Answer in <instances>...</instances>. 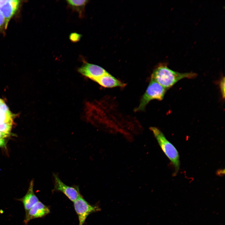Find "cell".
Wrapping results in <instances>:
<instances>
[{
    "mask_svg": "<svg viewBox=\"0 0 225 225\" xmlns=\"http://www.w3.org/2000/svg\"><path fill=\"white\" fill-rule=\"evenodd\" d=\"M194 72L181 73L170 69L165 63L160 64L154 70L151 78L167 90L181 79L193 78L197 76Z\"/></svg>",
    "mask_w": 225,
    "mask_h": 225,
    "instance_id": "cell-1",
    "label": "cell"
},
{
    "mask_svg": "<svg viewBox=\"0 0 225 225\" xmlns=\"http://www.w3.org/2000/svg\"><path fill=\"white\" fill-rule=\"evenodd\" d=\"M150 129L162 150L173 165L175 170L174 175H176L179 170L180 166V157L178 151L158 128L152 127H150Z\"/></svg>",
    "mask_w": 225,
    "mask_h": 225,
    "instance_id": "cell-2",
    "label": "cell"
},
{
    "mask_svg": "<svg viewBox=\"0 0 225 225\" xmlns=\"http://www.w3.org/2000/svg\"><path fill=\"white\" fill-rule=\"evenodd\" d=\"M167 90L152 79L143 95L140 103L135 109V111L144 110L148 104L152 100L157 99L162 100Z\"/></svg>",
    "mask_w": 225,
    "mask_h": 225,
    "instance_id": "cell-3",
    "label": "cell"
},
{
    "mask_svg": "<svg viewBox=\"0 0 225 225\" xmlns=\"http://www.w3.org/2000/svg\"><path fill=\"white\" fill-rule=\"evenodd\" d=\"M74 202V206L78 218L79 225H83L91 213L100 210L97 207L90 204L81 195Z\"/></svg>",
    "mask_w": 225,
    "mask_h": 225,
    "instance_id": "cell-4",
    "label": "cell"
},
{
    "mask_svg": "<svg viewBox=\"0 0 225 225\" xmlns=\"http://www.w3.org/2000/svg\"><path fill=\"white\" fill-rule=\"evenodd\" d=\"M53 176L54 181V190L62 192L73 202L81 195L78 187L66 185L61 180L57 174L53 173Z\"/></svg>",
    "mask_w": 225,
    "mask_h": 225,
    "instance_id": "cell-5",
    "label": "cell"
},
{
    "mask_svg": "<svg viewBox=\"0 0 225 225\" xmlns=\"http://www.w3.org/2000/svg\"><path fill=\"white\" fill-rule=\"evenodd\" d=\"M78 71L83 76L94 81L108 72L99 66L87 62L79 68Z\"/></svg>",
    "mask_w": 225,
    "mask_h": 225,
    "instance_id": "cell-6",
    "label": "cell"
},
{
    "mask_svg": "<svg viewBox=\"0 0 225 225\" xmlns=\"http://www.w3.org/2000/svg\"><path fill=\"white\" fill-rule=\"evenodd\" d=\"M50 212L48 207L39 201L25 213L23 222L26 225L32 219L42 218L49 213Z\"/></svg>",
    "mask_w": 225,
    "mask_h": 225,
    "instance_id": "cell-7",
    "label": "cell"
},
{
    "mask_svg": "<svg viewBox=\"0 0 225 225\" xmlns=\"http://www.w3.org/2000/svg\"><path fill=\"white\" fill-rule=\"evenodd\" d=\"M20 3L19 0H7L4 5L0 7V11L5 19V29L7 28L10 20L18 11Z\"/></svg>",
    "mask_w": 225,
    "mask_h": 225,
    "instance_id": "cell-8",
    "label": "cell"
},
{
    "mask_svg": "<svg viewBox=\"0 0 225 225\" xmlns=\"http://www.w3.org/2000/svg\"><path fill=\"white\" fill-rule=\"evenodd\" d=\"M33 186V180H32L30 182L28 189L26 194L22 198L17 199L18 200L21 201L22 203L25 213L28 212L35 204L39 201L38 198L34 192Z\"/></svg>",
    "mask_w": 225,
    "mask_h": 225,
    "instance_id": "cell-9",
    "label": "cell"
},
{
    "mask_svg": "<svg viewBox=\"0 0 225 225\" xmlns=\"http://www.w3.org/2000/svg\"><path fill=\"white\" fill-rule=\"evenodd\" d=\"M95 82L102 86L107 88L124 87L125 86V84L118 80L108 72L96 80Z\"/></svg>",
    "mask_w": 225,
    "mask_h": 225,
    "instance_id": "cell-10",
    "label": "cell"
},
{
    "mask_svg": "<svg viewBox=\"0 0 225 225\" xmlns=\"http://www.w3.org/2000/svg\"><path fill=\"white\" fill-rule=\"evenodd\" d=\"M88 1L87 0L66 1L68 7L78 13L80 18H83L85 16V7Z\"/></svg>",
    "mask_w": 225,
    "mask_h": 225,
    "instance_id": "cell-11",
    "label": "cell"
},
{
    "mask_svg": "<svg viewBox=\"0 0 225 225\" xmlns=\"http://www.w3.org/2000/svg\"><path fill=\"white\" fill-rule=\"evenodd\" d=\"M11 113H6L0 110V123L12 121Z\"/></svg>",
    "mask_w": 225,
    "mask_h": 225,
    "instance_id": "cell-12",
    "label": "cell"
},
{
    "mask_svg": "<svg viewBox=\"0 0 225 225\" xmlns=\"http://www.w3.org/2000/svg\"><path fill=\"white\" fill-rule=\"evenodd\" d=\"M12 123V121L0 123V132L9 134Z\"/></svg>",
    "mask_w": 225,
    "mask_h": 225,
    "instance_id": "cell-13",
    "label": "cell"
},
{
    "mask_svg": "<svg viewBox=\"0 0 225 225\" xmlns=\"http://www.w3.org/2000/svg\"><path fill=\"white\" fill-rule=\"evenodd\" d=\"M82 37V35L77 32H72L69 36L70 40L73 42H76L79 41Z\"/></svg>",
    "mask_w": 225,
    "mask_h": 225,
    "instance_id": "cell-14",
    "label": "cell"
},
{
    "mask_svg": "<svg viewBox=\"0 0 225 225\" xmlns=\"http://www.w3.org/2000/svg\"><path fill=\"white\" fill-rule=\"evenodd\" d=\"M225 81L224 77L221 80L219 83L220 92L223 98H224L225 97Z\"/></svg>",
    "mask_w": 225,
    "mask_h": 225,
    "instance_id": "cell-15",
    "label": "cell"
},
{
    "mask_svg": "<svg viewBox=\"0 0 225 225\" xmlns=\"http://www.w3.org/2000/svg\"><path fill=\"white\" fill-rule=\"evenodd\" d=\"M5 21L2 14L0 11V32L3 28L5 29Z\"/></svg>",
    "mask_w": 225,
    "mask_h": 225,
    "instance_id": "cell-16",
    "label": "cell"
},
{
    "mask_svg": "<svg viewBox=\"0 0 225 225\" xmlns=\"http://www.w3.org/2000/svg\"><path fill=\"white\" fill-rule=\"evenodd\" d=\"M0 110L6 113L11 112L8 108L4 102L0 106Z\"/></svg>",
    "mask_w": 225,
    "mask_h": 225,
    "instance_id": "cell-17",
    "label": "cell"
},
{
    "mask_svg": "<svg viewBox=\"0 0 225 225\" xmlns=\"http://www.w3.org/2000/svg\"><path fill=\"white\" fill-rule=\"evenodd\" d=\"M6 143L5 139H0V148H6Z\"/></svg>",
    "mask_w": 225,
    "mask_h": 225,
    "instance_id": "cell-18",
    "label": "cell"
},
{
    "mask_svg": "<svg viewBox=\"0 0 225 225\" xmlns=\"http://www.w3.org/2000/svg\"><path fill=\"white\" fill-rule=\"evenodd\" d=\"M9 134L0 132V139H4L8 136Z\"/></svg>",
    "mask_w": 225,
    "mask_h": 225,
    "instance_id": "cell-19",
    "label": "cell"
},
{
    "mask_svg": "<svg viewBox=\"0 0 225 225\" xmlns=\"http://www.w3.org/2000/svg\"><path fill=\"white\" fill-rule=\"evenodd\" d=\"M7 0H0V7L4 5Z\"/></svg>",
    "mask_w": 225,
    "mask_h": 225,
    "instance_id": "cell-20",
    "label": "cell"
},
{
    "mask_svg": "<svg viewBox=\"0 0 225 225\" xmlns=\"http://www.w3.org/2000/svg\"><path fill=\"white\" fill-rule=\"evenodd\" d=\"M3 102V101L0 98V106L1 104Z\"/></svg>",
    "mask_w": 225,
    "mask_h": 225,
    "instance_id": "cell-21",
    "label": "cell"
}]
</instances>
